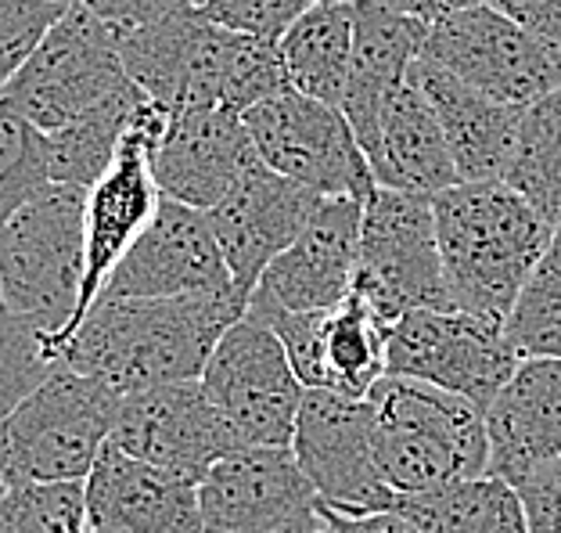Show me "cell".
<instances>
[{
    "instance_id": "obj_1",
    "label": "cell",
    "mask_w": 561,
    "mask_h": 533,
    "mask_svg": "<svg viewBox=\"0 0 561 533\" xmlns=\"http://www.w3.org/2000/svg\"><path fill=\"white\" fill-rule=\"evenodd\" d=\"M249 303L241 296H98L61 361L116 393L198 378Z\"/></svg>"
},
{
    "instance_id": "obj_2",
    "label": "cell",
    "mask_w": 561,
    "mask_h": 533,
    "mask_svg": "<svg viewBox=\"0 0 561 533\" xmlns=\"http://www.w3.org/2000/svg\"><path fill=\"white\" fill-rule=\"evenodd\" d=\"M116 33L130 80L165 112L231 109L245 116L252 105L291 87L274 41L227 30L198 8Z\"/></svg>"
},
{
    "instance_id": "obj_3",
    "label": "cell",
    "mask_w": 561,
    "mask_h": 533,
    "mask_svg": "<svg viewBox=\"0 0 561 533\" xmlns=\"http://www.w3.org/2000/svg\"><path fill=\"white\" fill-rule=\"evenodd\" d=\"M432 209L450 303L504 325L558 227L507 181H461Z\"/></svg>"
},
{
    "instance_id": "obj_4",
    "label": "cell",
    "mask_w": 561,
    "mask_h": 533,
    "mask_svg": "<svg viewBox=\"0 0 561 533\" xmlns=\"http://www.w3.org/2000/svg\"><path fill=\"white\" fill-rule=\"evenodd\" d=\"M367 400L375 415V462L392 494L486 473L490 433L479 404L403 375H381Z\"/></svg>"
},
{
    "instance_id": "obj_5",
    "label": "cell",
    "mask_w": 561,
    "mask_h": 533,
    "mask_svg": "<svg viewBox=\"0 0 561 533\" xmlns=\"http://www.w3.org/2000/svg\"><path fill=\"white\" fill-rule=\"evenodd\" d=\"M83 209L87 188L50 181L0 220V307L61 336L83 292Z\"/></svg>"
},
{
    "instance_id": "obj_6",
    "label": "cell",
    "mask_w": 561,
    "mask_h": 533,
    "mask_svg": "<svg viewBox=\"0 0 561 533\" xmlns=\"http://www.w3.org/2000/svg\"><path fill=\"white\" fill-rule=\"evenodd\" d=\"M119 393L61 364L0 426L11 484L87 479L116 426Z\"/></svg>"
},
{
    "instance_id": "obj_7",
    "label": "cell",
    "mask_w": 561,
    "mask_h": 533,
    "mask_svg": "<svg viewBox=\"0 0 561 533\" xmlns=\"http://www.w3.org/2000/svg\"><path fill=\"white\" fill-rule=\"evenodd\" d=\"M130 87L134 80L123 66L116 25L80 0L61 11L25 66L4 83L0 98L50 134Z\"/></svg>"
},
{
    "instance_id": "obj_8",
    "label": "cell",
    "mask_w": 561,
    "mask_h": 533,
    "mask_svg": "<svg viewBox=\"0 0 561 533\" xmlns=\"http://www.w3.org/2000/svg\"><path fill=\"white\" fill-rule=\"evenodd\" d=\"M353 288L389 321L421 307H454L443 277L432 195L386 184L367 195Z\"/></svg>"
},
{
    "instance_id": "obj_9",
    "label": "cell",
    "mask_w": 561,
    "mask_h": 533,
    "mask_svg": "<svg viewBox=\"0 0 561 533\" xmlns=\"http://www.w3.org/2000/svg\"><path fill=\"white\" fill-rule=\"evenodd\" d=\"M518 361V350L501 321H486L457 307L407 310L389 328L386 375L450 389L479 404L482 411L515 375Z\"/></svg>"
},
{
    "instance_id": "obj_10",
    "label": "cell",
    "mask_w": 561,
    "mask_h": 533,
    "mask_svg": "<svg viewBox=\"0 0 561 533\" xmlns=\"http://www.w3.org/2000/svg\"><path fill=\"white\" fill-rule=\"evenodd\" d=\"M245 126L266 167L313 192L367 202L378 188L371 162L339 105L285 87L252 105L245 112Z\"/></svg>"
},
{
    "instance_id": "obj_11",
    "label": "cell",
    "mask_w": 561,
    "mask_h": 533,
    "mask_svg": "<svg viewBox=\"0 0 561 533\" xmlns=\"http://www.w3.org/2000/svg\"><path fill=\"white\" fill-rule=\"evenodd\" d=\"M202 386L245 443L288 447L302 404V378L271 325L245 310L216 339Z\"/></svg>"
},
{
    "instance_id": "obj_12",
    "label": "cell",
    "mask_w": 561,
    "mask_h": 533,
    "mask_svg": "<svg viewBox=\"0 0 561 533\" xmlns=\"http://www.w3.org/2000/svg\"><path fill=\"white\" fill-rule=\"evenodd\" d=\"M421 55L518 109L561 87V50L493 4H476L428 25Z\"/></svg>"
},
{
    "instance_id": "obj_13",
    "label": "cell",
    "mask_w": 561,
    "mask_h": 533,
    "mask_svg": "<svg viewBox=\"0 0 561 533\" xmlns=\"http://www.w3.org/2000/svg\"><path fill=\"white\" fill-rule=\"evenodd\" d=\"M165 116H170V112L151 101V105L140 112V120L126 131L112 167L87 188L83 292H80V303H76V314L66 328V336H61V350H66L76 325L83 321L87 310H91L101 292H105L108 277L116 274L119 260L130 252L137 235L156 217L162 192L156 184V170H151V148H156V137L162 131Z\"/></svg>"
},
{
    "instance_id": "obj_14",
    "label": "cell",
    "mask_w": 561,
    "mask_h": 533,
    "mask_svg": "<svg viewBox=\"0 0 561 533\" xmlns=\"http://www.w3.org/2000/svg\"><path fill=\"white\" fill-rule=\"evenodd\" d=\"M291 451L317 501L331 512H378L397 501L375 462V415L367 397L306 389Z\"/></svg>"
},
{
    "instance_id": "obj_15",
    "label": "cell",
    "mask_w": 561,
    "mask_h": 533,
    "mask_svg": "<svg viewBox=\"0 0 561 533\" xmlns=\"http://www.w3.org/2000/svg\"><path fill=\"white\" fill-rule=\"evenodd\" d=\"M112 443L187 479H202L220 458L245 447L202 378L119 393Z\"/></svg>"
},
{
    "instance_id": "obj_16",
    "label": "cell",
    "mask_w": 561,
    "mask_h": 533,
    "mask_svg": "<svg viewBox=\"0 0 561 533\" xmlns=\"http://www.w3.org/2000/svg\"><path fill=\"white\" fill-rule=\"evenodd\" d=\"M105 292L108 296H241L209 213L170 195L159 199L156 217L119 260Z\"/></svg>"
},
{
    "instance_id": "obj_17",
    "label": "cell",
    "mask_w": 561,
    "mask_h": 533,
    "mask_svg": "<svg viewBox=\"0 0 561 533\" xmlns=\"http://www.w3.org/2000/svg\"><path fill=\"white\" fill-rule=\"evenodd\" d=\"M202 533H285L321 509L296 451L245 443L198 479Z\"/></svg>"
},
{
    "instance_id": "obj_18",
    "label": "cell",
    "mask_w": 561,
    "mask_h": 533,
    "mask_svg": "<svg viewBox=\"0 0 561 533\" xmlns=\"http://www.w3.org/2000/svg\"><path fill=\"white\" fill-rule=\"evenodd\" d=\"M364 199L324 195L299 238L277 252L260 274L249 307L277 310H328L342 303L356 285L360 260Z\"/></svg>"
},
{
    "instance_id": "obj_19",
    "label": "cell",
    "mask_w": 561,
    "mask_h": 533,
    "mask_svg": "<svg viewBox=\"0 0 561 533\" xmlns=\"http://www.w3.org/2000/svg\"><path fill=\"white\" fill-rule=\"evenodd\" d=\"M321 199L324 195L313 188L256 162L213 209H206L241 296H252L260 274L277 252L296 242Z\"/></svg>"
},
{
    "instance_id": "obj_20",
    "label": "cell",
    "mask_w": 561,
    "mask_h": 533,
    "mask_svg": "<svg viewBox=\"0 0 561 533\" xmlns=\"http://www.w3.org/2000/svg\"><path fill=\"white\" fill-rule=\"evenodd\" d=\"M256 162L245 116L231 109L170 112L151 148L159 192L198 209H213Z\"/></svg>"
},
{
    "instance_id": "obj_21",
    "label": "cell",
    "mask_w": 561,
    "mask_h": 533,
    "mask_svg": "<svg viewBox=\"0 0 561 533\" xmlns=\"http://www.w3.org/2000/svg\"><path fill=\"white\" fill-rule=\"evenodd\" d=\"M83 484L91 533H202L198 479L151 465L112 440Z\"/></svg>"
},
{
    "instance_id": "obj_22",
    "label": "cell",
    "mask_w": 561,
    "mask_h": 533,
    "mask_svg": "<svg viewBox=\"0 0 561 533\" xmlns=\"http://www.w3.org/2000/svg\"><path fill=\"white\" fill-rule=\"evenodd\" d=\"M486 473L522 484L561 458V358H522L515 375L486 408Z\"/></svg>"
},
{
    "instance_id": "obj_23",
    "label": "cell",
    "mask_w": 561,
    "mask_h": 533,
    "mask_svg": "<svg viewBox=\"0 0 561 533\" xmlns=\"http://www.w3.org/2000/svg\"><path fill=\"white\" fill-rule=\"evenodd\" d=\"M411 80L425 91L432 112H436L457 177L461 181H504L526 109L476 91L425 55L411 66Z\"/></svg>"
},
{
    "instance_id": "obj_24",
    "label": "cell",
    "mask_w": 561,
    "mask_h": 533,
    "mask_svg": "<svg viewBox=\"0 0 561 533\" xmlns=\"http://www.w3.org/2000/svg\"><path fill=\"white\" fill-rule=\"evenodd\" d=\"M428 41V22L386 8L381 0H353V58L342 94V112L364 156L375 145L381 109L389 94L411 76Z\"/></svg>"
},
{
    "instance_id": "obj_25",
    "label": "cell",
    "mask_w": 561,
    "mask_h": 533,
    "mask_svg": "<svg viewBox=\"0 0 561 533\" xmlns=\"http://www.w3.org/2000/svg\"><path fill=\"white\" fill-rule=\"evenodd\" d=\"M367 162H371L378 184L400 188V192L439 195L446 188L461 184L436 112L411 76L389 94L386 109H381Z\"/></svg>"
},
{
    "instance_id": "obj_26",
    "label": "cell",
    "mask_w": 561,
    "mask_h": 533,
    "mask_svg": "<svg viewBox=\"0 0 561 533\" xmlns=\"http://www.w3.org/2000/svg\"><path fill=\"white\" fill-rule=\"evenodd\" d=\"M389 328V317H381L356 288L335 307L321 310L317 353L310 375H306V389L367 397L378 378L386 375Z\"/></svg>"
},
{
    "instance_id": "obj_27",
    "label": "cell",
    "mask_w": 561,
    "mask_h": 533,
    "mask_svg": "<svg viewBox=\"0 0 561 533\" xmlns=\"http://www.w3.org/2000/svg\"><path fill=\"white\" fill-rule=\"evenodd\" d=\"M392 509L421 533H533L518 487L493 473L397 494Z\"/></svg>"
},
{
    "instance_id": "obj_28",
    "label": "cell",
    "mask_w": 561,
    "mask_h": 533,
    "mask_svg": "<svg viewBox=\"0 0 561 533\" xmlns=\"http://www.w3.org/2000/svg\"><path fill=\"white\" fill-rule=\"evenodd\" d=\"M288 83L342 109L353 58V0H313L277 41Z\"/></svg>"
},
{
    "instance_id": "obj_29",
    "label": "cell",
    "mask_w": 561,
    "mask_h": 533,
    "mask_svg": "<svg viewBox=\"0 0 561 533\" xmlns=\"http://www.w3.org/2000/svg\"><path fill=\"white\" fill-rule=\"evenodd\" d=\"M151 105V98L134 83L130 91L101 101L98 109L83 112L72 123L47 134V167L50 181L91 188L101 173L112 167L123 145L126 131L140 120V112Z\"/></svg>"
},
{
    "instance_id": "obj_30",
    "label": "cell",
    "mask_w": 561,
    "mask_h": 533,
    "mask_svg": "<svg viewBox=\"0 0 561 533\" xmlns=\"http://www.w3.org/2000/svg\"><path fill=\"white\" fill-rule=\"evenodd\" d=\"M504 181L554 227L561 224V87L522 112L518 145Z\"/></svg>"
},
{
    "instance_id": "obj_31",
    "label": "cell",
    "mask_w": 561,
    "mask_h": 533,
    "mask_svg": "<svg viewBox=\"0 0 561 533\" xmlns=\"http://www.w3.org/2000/svg\"><path fill=\"white\" fill-rule=\"evenodd\" d=\"M504 332L518 358H561V224L522 285Z\"/></svg>"
},
{
    "instance_id": "obj_32",
    "label": "cell",
    "mask_w": 561,
    "mask_h": 533,
    "mask_svg": "<svg viewBox=\"0 0 561 533\" xmlns=\"http://www.w3.org/2000/svg\"><path fill=\"white\" fill-rule=\"evenodd\" d=\"M0 533H91L87 484H15L0 498Z\"/></svg>"
},
{
    "instance_id": "obj_33",
    "label": "cell",
    "mask_w": 561,
    "mask_h": 533,
    "mask_svg": "<svg viewBox=\"0 0 561 533\" xmlns=\"http://www.w3.org/2000/svg\"><path fill=\"white\" fill-rule=\"evenodd\" d=\"M61 364L66 361L41 325L0 307V426Z\"/></svg>"
},
{
    "instance_id": "obj_34",
    "label": "cell",
    "mask_w": 561,
    "mask_h": 533,
    "mask_svg": "<svg viewBox=\"0 0 561 533\" xmlns=\"http://www.w3.org/2000/svg\"><path fill=\"white\" fill-rule=\"evenodd\" d=\"M47 184V134L0 98V220Z\"/></svg>"
},
{
    "instance_id": "obj_35",
    "label": "cell",
    "mask_w": 561,
    "mask_h": 533,
    "mask_svg": "<svg viewBox=\"0 0 561 533\" xmlns=\"http://www.w3.org/2000/svg\"><path fill=\"white\" fill-rule=\"evenodd\" d=\"M69 4L58 0H0V91L15 76Z\"/></svg>"
},
{
    "instance_id": "obj_36",
    "label": "cell",
    "mask_w": 561,
    "mask_h": 533,
    "mask_svg": "<svg viewBox=\"0 0 561 533\" xmlns=\"http://www.w3.org/2000/svg\"><path fill=\"white\" fill-rule=\"evenodd\" d=\"M310 4L313 0H195V8L206 19L227 25V30L263 36V41L274 44Z\"/></svg>"
},
{
    "instance_id": "obj_37",
    "label": "cell",
    "mask_w": 561,
    "mask_h": 533,
    "mask_svg": "<svg viewBox=\"0 0 561 533\" xmlns=\"http://www.w3.org/2000/svg\"><path fill=\"white\" fill-rule=\"evenodd\" d=\"M533 533H561V458L540 465L518 484Z\"/></svg>"
},
{
    "instance_id": "obj_38",
    "label": "cell",
    "mask_w": 561,
    "mask_h": 533,
    "mask_svg": "<svg viewBox=\"0 0 561 533\" xmlns=\"http://www.w3.org/2000/svg\"><path fill=\"white\" fill-rule=\"evenodd\" d=\"M87 8H94L101 19L112 22L116 30L123 25H140L173 15V11L195 8V0H83Z\"/></svg>"
},
{
    "instance_id": "obj_39",
    "label": "cell",
    "mask_w": 561,
    "mask_h": 533,
    "mask_svg": "<svg viewBox=\"0 0 561 533\" xmlns=\"http://www.w3.org/2000/svg\"><path fill=\"white\" fill-rule=\"evenodd\" d=\"M490 4L561 50V0H490Z\"/></svg>"
},
{
    "instance_id": "obj_40",
    "label": "cell",
    "mask_w": 561,
    "mask_h": 533,
    "mask_svg": "<svg viewBox=\"0 0 561 533\" xmlns=\"http://www.w3.org/2000/svg\"><path fill=\"white\" fill-rule=\"evenodd\" d=\"M321 512L331 519L335 533H421L411 519L400 515L397 509H378V512H331L321 504Z\"/></svg>"
},
{
    "instance_id": "obj_41",
    "label": "cell",
    "mask_w": 561,
    "mask_h": 533,
    "mask_svg": "<svg viewBox=\"0 0 561 533\" xmlns=\"http://www.w3.org/2000/svg\"><path fill=\"white\" fill-rule=\"evenodd\" d=\"M381 4L392 8V11H403V15H414V19L428 22V25H436L443 19L457 15V11H468L476 4H490V0H381Z\"/></svg>"
},
{
    "instance_id": "obj_42",
    "label": "cell",
    "mask_w": 561,
    "mask_h": 533,
    "mask_svg": "<svg viewBox=\"0 0 561 533\" xmlns=\"http://www.w3.org/2000/svg\"><path fill=\"white\" fill-rule=\"evenodd\" d=\"M285 533H335V526H331V519L317 509L313 515H306L302 523H296V526H288Z\"/></svg>"
},
{
    "instance_id": "obj_43",
    "label": "cell",
    "mask_w": 561,
    "mask_h": 533,
    "mask_svg": "<svg viewBox=\"0 0 561 533\" xmlns=\"http://www.w3.org/2000/svg\"><path fill=\"white\" fill-rule=\"evenodd\" d=\"M15 487L11 484V476H8V465H4V451H0V498H4V494Z\"/></svg>"
},
{
    "instance_id": "obj_44",
    "label": "cell",
    "mask_w": 561,
    "mask_h": 533,
    "mask_svg": "<svg viewBox=\"0 0 561 533\" xmlns=\"http://www.w3.org/2000/svg\"><path fill=\"white\" fill-rule=\"evenodd\" d=\"M58 4H80V0H58Z\"/></svg>"
}]
</instances>
